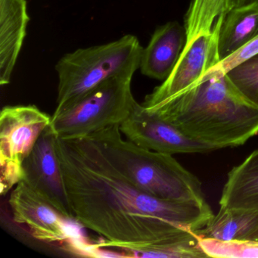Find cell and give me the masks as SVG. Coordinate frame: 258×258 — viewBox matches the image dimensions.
I'll list each match as a JSON object with an SVG mask.
<instances>
[{"instance_id":"cell-11","label":"cell","mask_w":258,"mask_h":258,"mask_svg":"<svg viewBox=\"0 0 258 258\" xmlns=\"http://www.w3.org/2000/svg\"><path fill=\"white\" fill-rule=\"evenodd\" d=\"M186 40L185 27L177 22L158 27L142 52L141 73L152 79L165 81L177 63Z\"/></svg>"},{"instance_id":"cell-4","label":"cell","mask_w":258,"mask_h":258,"mask_svg":"<svg viewBox=\"0 0 258 258\" xmlns=\"http://www.w3.org/2000/svg\"><path fill=\"white\" fill-rule=\"evenodd\" d=\"M142 47L136 36L78 49L66 54L55 64L58 86L57 107L76 99L120 75H134L140 69Z\"/></svg>"},{"instance_id":"cell-20","label":"cell","mask_w":258,"mask_h":258,"mask_svg":"<svg viewBox=\"0 0 258 258\" xmlns=\"http://www.w3.org/2000/svg\"><path fill=\"white\" fill-rule=\"evenodd\" d=\"M231 8L254 9L258 10V0H231Z\"/></svg>"},{"instance_id":"cell-15","label":"cell","mask_w":258,"mask_h":258,"mask_svg":"<svg viewBox=\"0 0 258 258\" xmlns=\"http://www.w3.org/2000/svg\"><path fill=\"white\" fill-rule=\"evenodd\" d=\"M258 226V211H243L220 207L206 226L196 233L202 238L221 241L248 240Z\"/></svg>"},{"instance_id":"cell-10","label":"cell","mask_w":258,"mask_h":258,"mask_svg":"<svg viewBox=\"0 0 258 258\" xmlns=\"http://www.w3.org/2000/svg\"><path fill=\"white\" fill-rule=\"evenodd\" d=\"M9 203L13 220L25 225L37 239L52 243L69 238L64 217L25 181H21L14 187Z\"/></svg>"},{"instance_id":"cell-19","label":"cell","mask_w":258,"mask_h":258,"mask_svg":"<svg viewBox=\"0 0 258 258\" xmlns=\"http://www.w3.org/2000/svg\"><path fill=\"white\" fill-rule=\"evenodd\" d=\"M258 54V35L233 54L220 61L216 69L226 73L231 69Z\"/></svg>"},{"instance_id":"cell-2","label":"cell","mask_w":258,"mask_h":258,"mask_svg":"<svg viewBox=\"0 0 258 258\" xmlns=\"http://www.w3.org/2000/svg\"><path fill=\"white\" fill-rule=\"evenodd\" d=\"M146 110L216 150L241 146L258 134V107L216 68L186 90Z\"/></svg>"},{"instance_id":"cell-1","label":"cell","mask_w":258,"mask_h":258,"mask_svg":"<svg viewBox=\"0 0 258 258\" xmlns=\"http://www.w3.org/2000/svg\"><path fill=\"white\" fill-rule=\"evenodd\" d=\"M55 150L74 220L103 237L104 245L131 256L208 257L196 232L214 217L208 202L167 200L145 192L90 137L56 136Z\"/></svg>"},{"instance_id":"cell-18","label":"cell","mask_w":258,"mask_h":258,"mask_svg":"<svg viewBox=\"0 0 258 258\" xmlns=\"http://www.w3.org/2000/svg\"><path fill=\"white\" fill-rule=\"evenodd\" d=\"M226 74L238 93L258 107V54Z\"/></svg>"},{"instance_id":"cell-16","label":"cell","mask_w":258,"mask_h":258,"mask_svg":"<svg viewBox=\"0 0 258 258\" xmlns=\"http://www.w3.org/2000/svg\"><path fill=\"white\" fill-rule=\"evenodd\" d=\"M231 9V0H192L185 18L187 40L190 44L198 36L212 31L217 20Z\"/></svg>"},{"instance_id":"cell-3","label":"cell","mask_w":258,"mask_h":258,"mask_svg":"<svg viewBox=\"0 0 258 258\" xmlns=\"http://www.w3.org/2000/svg\"><path fill=\"white\" fill-rule=\"evenodd\" d=\"M120 125L88 137L107 159L145 192L167 200L207 203L202 183L172 155L140 147L122 138Z\"/></svg>"},{"instance_id":"cell-8","label":"cell","mask_w":258,"mask_h":258,"mask_svg":"<svg viewBox=\"0 0 258 258\" xmlns=\"http://www.w3.org/2000/svg\"><path fill=\"white\" fill-rule=\"evenodd\" d=\"M120 131L134 144L160 153H207L216 149L190 138L176 126L148 112L137 102L130 115L120 123Z\"/></svg>"},{"instance_id":"cell-5","label":"cell","mask_w":258,"mask_h":258,"mask_svg":"<svg viewBox=\"0 0 258 258\" xmlns=\"http://www.w3.org/2000/svg\"><path fill=\"white\" fill-rule=\"evenodd\" d=\"M134 75L114 77L57 107L50 123L55 135L63 140H76L120 125L137 103L131 90Z\"/></svg>"},{"instance_id":"cell-13","label":"cell","mask_w":258,"mask_h":258,"mask_svg":"<svg viewBox=\"0 0 258 258\" xmlns=\"http://www.w3.org/2000/svg\"><path fill=\"white\" fill-rule=\"evenodd\" d=\"M220 205L229 209L258 211V149L228 173Z\"/></svg>"},{"instance_id":"cell-9","label":"cell","mask_w":258,"mask_h":258,"mask_svg":"<svg viewBox=\"0 0 258 258\" xmlns=\"http://www.w3.org/2000/svg\"><path fill=\"white\" fill-rule=\"evenodd\" d=\"M55 140L56 135L49 125L24 161L22 180L64 218L72 220L73 214L55 150Z\"/></svg>"},{"instance_id":"cell-7","label":"cell","mask_w":258,"mask_h":258,"mask_svg":"<svg viewBox=\"0 0 258 258\" xmlns=\"http://www.w3.org/2000/svg\"><path fill=\"white\" fill-rule=\"evenodd\" d=\"M222 20L216 22L212 31L201 34L184 47L168 78L145 98L142 105L146 109L186 90L219 64L217 42Z\"/></svg>"},{"instance_id":"cell-14","label":"cell","mask_w":258,"mask_h":258,"mask_svg":"<svg viewBox=\"0 0 258 258\" xmlns=\"http://www.w3.org/2000/svg\"><path fill=\"white\" fill-rule=\"evenodd\" d=\"M258 35V10L231 8L223 18L218 35L220 61L230 56Z\"/></svg>"},{"instance_id":"cell-17","label":"cell","mask_w":258,"mask_h":258,"mask_svg":"<svg viewBox=\"0 0 258 258\" xmlns=\"http://www.w3.org/2000/svg\"><path fill=\"white\" fill-rule=\"evenodd\" d=\"M199 245L208 257L258 258V241L253 240L221 241L200 237Z\"/></svg>"},{"instance_id":"cell-6","label":"cell","mask_w":258,"mask_h":258,"mask_svg":"<svg viewBox=\"0 0 258 258\" xmlns=\"http://www.w3.org/2000/svg\"><path fill=\"white\" fill-rule=\"evenodd\" d=\"M52 116L34 105L5 106L0 113V193L7 194L23 178L22 165Z\"/></svg>"},{"instance_id":"cell-21","label":"cell","mask_w":258,"mask_h":258,"mask_svg":"<svg viewBox=\"0 0 258 258\" xmlns=\"http://www.w3.org/2000/svg\"><path fill=\"white\" fill-rule=\"evenodd\" d=\"M248 240H253V241H258V226L256 229L253 231V233L249 237Z\"/></svg>"},{"instance_id":"cell-12","label":"cell","mask_w":258,"mask_h":258,"mask_svg":"<svg viewBox=\"0 0 258 258\" xmlns=\"http://www.w3.org/2000/svg\"><path fill=\"white\" fill-rule=\"evenodd\" d=\"M26 0H0V84L7 85L30 22Z\"/></svg>"}]
</instances>
